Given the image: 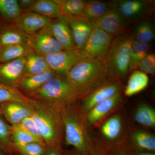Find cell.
<instances>
[{
    "instance_id": "6da1fadb",
    "label": "cell",
    "mask_w": 155,
    "mask_h": 155,
    "mask_svg": "<svg viewBox=\"0 0 155 155\" xmlns=\"http://www.w3.org/2000/svg\"><path fill=\"white\" fill-rule=\"evenodd\" d=\"M60 108L65 129L64 143L80 152H90L93 140L89 133L86 114L79 101Z\"/></svg>"
},
{
    "instance_id": "7a4b0ae2",
    "label": "cell",
    "mask_w": 155,
    "mask_h": 155,
    "mask_svg": "<svg viewBox=\"0 0 155 155\" xmlns=\"http://www.w3.org/2000/svg\"><path fill=\"white\" fill-rule=\"evenodd\" d=\"M31 117L46 147H63L65 129L61 109L58 106L34 101Z\"/></svg>"
},
{
    "instance_id": "3957f363",
    "label": "cell",
    "mask_w": 155,
    "mask_h": 155,
    "mask_svg": "<svg viewBox=\"0 0 155 155\" xmlns=\"http://www.w3.org/2000/svg\"><path fill=\"white\" fill-rule=\"evenodd\" d=\"M66 78L81 100L95 89L109 81L104 59H86L70 70Z\"/></svg>"
},
{
    "instance_id": "277c9868",
    "label": "cell",
    "mask_w": 155,
    "mask_h": 155,
    "mask_svg": "<svg viewBox=\"0 0 155 155\" xmlns=\"http://www.w3.org/2000/svg\"><path fill=\"white\" fill-rule=\"evenodd\" d=\"M25 95L34 101L59 107L80 101L77 91L67 78L59 75L50 79L40 88Z\"/></svg>"
},
{
    "instance_id": "5b68a950",
    "label": "cell",
    "mask_w": 155,
    "mask_h": 155,
    "mask_svg": "<svg viewBox=\"0 0 155 155\" xmlns=\"http://www.w3.org/2000/svg\"><path fill=\"white\" fill-rule=\"evenodd\" d=\"M131 40L127 36L116 37L104 58L109 78L112 81L122 79L129 72Z\"/></svg>"
},
{
    "instance_id": "8992f818",
    "label": "cell",
    "mask_w": 155,
    "mask_h": 155,
    "mask_svg": "<svg viewBox=\"0 0 155 155\" xmlns=\"http://www.w3.org/2000/svg\"><path fill=\"white\" fill-rule=\"evenodd\" d=\"M113 36L94 27L88 40L80 50L85 59H104L113 41Z\"/></svg>"
},
{
    "instance_id": "52a82bcc",
    "label": "cell",
    "mask_w": 155,
    "mask_h": 155,
    "mask_svg": "<svg viewBox=\"0 0 155 155\" xmlns=\"http://www.w3.org/2000/svg\"><path fill=\"white\" fill-rule=\"evenodd\" d=\"M44 57L50 69L61 77H66L74 66L86 60L77 49L62 50Z\"/></svg>"
},
{
    "instance_id": "ba28073f",
    "label": "cell",
    "mask_w": 155,
    "mask_h": 155,
    "mask_svg": "<svg viewBox=\"0 0 155 155\" xmlns=\"http://www.w3.org/2000/svg\"><path fill=\"white\" fill-rule=\"evenodd\" d=\"M28 45L38 54L45 56L63 50L48 26L29 35Z\"/></svg>"
},
{
    "instance_id": "9c48e42d",
    "label": "cell",
    "mask_w": 155,
    "mask_h": 155,
    "mask_svg": "<svg viewBox=\"0 0 155 155\" xmlns=\"http://www.w3.org/2000/svg\"><path fill=\"white\" fill-rule=\"evenodd\" d=\"M122 85L116 81H108L95 89L89 94L80 101L81 107L86 114L98 103L120 93Z\"/></svg>"
},
{
    "instance_id": "30bf717a",
    "label": "cell",
    "mask_w": 155,
    "mask_h": 155,
    "mask_svg": "<svg viewBox=\"0 0 155 155\" xmlns=\"http://www.w3.org/2000/svg\"><path fill=\"white\" fill-rule=\"evenodd\" d=\"M32 103H0V115L10 125H18L25 118L32 116Z\"/></svg>"
},
{
    "instance_id": "8fae6325",
    "label": "cell",
    "mask_w": 155,
    "mask_h": 155,
    "mask_svg": "<svg viewBox=\"0 0 155 155\" xmlns=\"http://www.w3.org/2000/svg\"><path fill=\"white\" fill-rule=\"evenodd\" d=\"M111 8L116 10L125 21L135 20L146 15L150 5L146 1L125 0L112 2L110 4Z\"/></svg>"
},
{
    "instance_id": "7c38bea8",
    "label": "cell",
    "mask_w": 155,
    "mask_h": 155,
    "mask_svg": "<svg viewBox=\"0 0 155 155\" xmlns=\"http://www.w3.org/2000/svg\"><path fill=\"white\" fill-rule=\"evenodd\" d=\"M26 64L25 57L0 64V82L16 88L23 77Z\"/></svg>"
},
{
    "instance_id": "4fadbf2b",
    "label": "cell",
    "mask_w": 155,
    "mask_h": 155,
    "mask_svg": "<svg viewBox=\"0 0 155 155\" xmlns=\"http://www.w3.org/2000/svg\"><path fill=\"white\" fill-rule=\"evenodd\" d=\"M52 20L34 12H25L9 22L20 31L29 35L49 25Z\"/></svg>"
},
{
    "instance_id": "5bb4252c",
    "label": "cell",
    "mask_w": 155,
    "mask_h": 155,
    "mask_svg": "<svg viewBox=\"0 0 155 155\" xmlns=\"http://www.w3.org/2000/svg\"><path fill=\"white\" fill-rule=\"evenodd\" d=\"M66 17L76 49H81L86 43L94 28L92 21L81 16Z\"/></svg>"
},
{
    "instance_id": "9a60e30c",
    "label": "cell",
    "mask_w": 155,
    "mask_h": 155,
    "mask_svg": "<svg viewBox=\"0 0 155 155\" xmlns=\"http://www.w3.org/2000/svg\"><path fill=\"white\" fill-rule=\"evenodd\" d=\"M125 19L116 10L110 9L103 16L93 21L94 26L101 29L112 36H119L125 28Z\"/></svg>"
},
{
    "instance_id": "2e32d148",
    "label": "cell",
    "mask_w": 155,
    "mask_h": 155,
    "mask_svg": "<svg viewBox=\"0 0 155 155\" xmlns=\"http://www.w3.org/2000/svg\"><path fill=\"white\" fill-rule=\"evenodd\" d=\"M49 27L53 36L63 50L76 49L67 17L62 16L53 19Z\"/></svg>"
},
{
    "instance_id": "e0dca14e",
    "label": "cell",
    "mask_w": 155,
    "mask_h": 155,
    "mask_svg": "<svg viewBox=\"0 0 155 155\" xmlns=\"http://www.w3.org/2000/svg\"><path fill=\"white\" fill-rule=\"evenodd\" d=\"M122 101L121 93L98 103L86 113L89 126L96 124Z\"/></svg>"
},
{
    "instance_id": "ac0fdd59",
    "label": "cell",
    "mask_w": 155,
    "mask_h": 155,
    "mask_svg": "<svg viewBox=\"0 0 155 155\" xmlns=\"http://www.w3.org/2000/svg\"><path fill=\"white\" fill-rule=\"evenodd\" d=\"M58 75L51 70L38 75L24 76L19 81L16 88L25 95L40 88L50 79Z\"/></svg>"
},
{
    "instance_id": "d6986e66",
    "label": "cell",
    "mask_w": 155,
    "mask_h": 155,
    "mask_svg": "<svg viewBox=\"0 0 155 155\" xmlns=\"http://www.w3.org/2000/svg\"><path fill=\"white\" fill-rule=\"evenodd\" d=\"M29 35L23 33L10 22L0 21V45L2 47L28 43Z\"/></svg>"
},
{
    "instance_id": "ffe728a7",
    "label": "cell",
    "mask_w": 155,
    "mask_h": 155,
    "mask_svg": "<svg viewBox=\"0 0 155 155\" xmlns=\"http://www.w3.org/2000/svg\"><path fill=\"white\" fill-rule=\"evenodd\" d=\"M25 58L26 64L23 76L38 75L51 70L44 56L38 54L31 48H30Z\"/></svg>"
},
{
    "instance_id": "44dd1931",
    "label": "cell",
    "mask_w": 155,
    "mask_h": 155,
    "mask_svg": "<svg viewBox=\"0 0 155 155\" xmlns=\"http://www.w3.org/2000/svg\"><path fill=\"white\" fill-rule=\"evenodd\" d=\"M25 12H34L52 19L62 16L59 7L54 0H35L23 13Z\"/></svg>"
},
{
    "instance_id": "7402d4cb",
    "label": "cell",
    "mask_w": 155,
    "mask_h": 155,
    "mask_svg": "<svg viewBox=\"0 0 155 155\" xmlns=\"http://www.w3.org/2000/svg\"><path fill=\"white\" fill-rule=\"evenodd\" d=\"M131 143L126 141L129 147L133 149L155 152L154 135L147 131L137 130L132 133Z\"/></svg>"
},
{
    "instance_id": "603a6c76",
    "label": "cell",
    "mask_w": 155,
    "mask_h": 155,
    "mask_svg": "<svg viewBox=\"0 0 155 155\" xmlns=\"http://www.w3.org/2000/svg\"><path fill=\"white\" fill-rule=\"evenodd\" d=\"M149 79L147 75L138 70L132 73L127 82L124 93L125 96L131 97L140 92L148 85Z\"/></svg>"
},
{
    "instance_id": "cb8c5ba5",
    "label": "cell",
    "mask_w": 155,
    "mask_h": 155,
    "mask_svg": "<svg viewBox=\"0 0 155 155\" xmlns=\"http://www.w3.org/2000/svg\"><path fill=\"white\" fill-rule=\"evenodd\" d=\"M61 11L62 16L67 17L81 16L86 1L83 0H54Z\"/></svg>"
},
{
    "instance_id": "d4e9b609",
    "label": "cell",
    "mask_w": 155,
    "mask_h": 155,
    "mask_svg": "<svg viewBox=\"0 0 155 155\" xmlns=\"http://www.w3.org/2000/svg\"><path fill=\"white\" fill-rule=\"evenodd\" d=\"M30 48L28 43L17 44L2 47L0 64L25 57Z\"/></svg>"
},
{
    "instance_id": "484cf974",
    "label": "cell",
    "mask_w": 155,
    "mask_h": 155,
    "mask_svg": "<svg viewBox=\"0 0 155 155\" xmlns=\"http://www.w3.org/2000/svg\"><path fill=\"white\" fill-rule=\"evenodd\" d=\"M149 45L146 43L140 42L131 40L130 58H129V72L135 71L138 68L139 64L147 54Z\"/></svg>"
},
{
    "instance_id": "4316f807",
    "label": "cell",
    "mask_w": 155,
    "mask_h": 155,
    "mask_svg": "<svg viewBox=\"0 0 155 155\" xmlns=\"http://www.w3.org/2000/svg\"><path fill=\"white\" fill-rule=\"evenodd\" d=\"M22 14L18 0H0V21H13Z\"/></svg>"
},
{
    "instance_id": "83f0119b",
    "label": "cell",
    "mask_w": 155,
    "mask_h": 155,
    "mask_svg": "<svg viewBox=\"0 0 155 155\" xmlns=\"http://www.w3.org/2000/svg\"><path fill=\"white\" fill-rule=\"evenodd\" d=\"M110 9V5L104 2L87 1L81 17L92 21H94L103 16Z\"/></svg>"
},
{
    "instance_id": "f1b7e54d",
    "label": "cell",
    "mask_w": 155,
    "mask_h": 155,
    "mask_svg": "<svg viewBox=\"0 0 155 155\" xmlns=\"http://www.w3.org/2000/svg\"><path fill=\"white\" fill-rule=\"evenodd\" d=\"M134 119L137 123L149 128L155 127V111L146 104L138 106L134 114Z\"/></svg>"
},
{
    "instance_id": "f546056e",
    "label": "cell",
    "mask_w": 155,
    "mask_h": 155,
    "mask_svg": "<svg viewBox=\"0 0 155 155\" xmlns=\"http://www.w3.org/2000/svg\"><path fill=\"white\" fill-rule=\"evenodd\" d=\"M33 101V100L29 98L17 89L6 86L0 82V103H32Z\"/></svg>"
},
{
    "instance_id": "4dcf8cb0",
    "label": "cell",
    "mask_w": 155,
    "mask_h": 155,
    "mask_svg": "<svg viewBox=\"0 0 155 155\" xmlns=\"http://www.w3.org/2000/svg\"><path fill=\"white\" fill-rule=\"evenodd\" d=\"M122 119L119 115L111 117L102 125L101 132L106 138L110 140L116 139L122 130Z\"/></svg>"
},
{
    "instance_id": "1f68e13d",
    "label": "cell",
    "mask_w": 155,
    "mask_h": 155,
    "mask_svg": "<svg viewBox=\"0 0 155 155\" xmlns=\"http://www.w3.org/2000/svg\"><path fill=\"white\" fill-rule=\"evenodd\" d=\"M12 125L0 115V147L10 153L16 150L11 139Z\"/></svg>"
},
{
    "instance_id": "d6a6232c",
    "label": "cell",
    "mask_w": 155,
    "mask_h": 155,
    "mask_svg": "<svg viewBox=\"0 0 155 155\" xmlns=\"http://www.w3.org/2000/svg\"><path fill=\"white\" fill-rule=\"evenodd\" d=\"M106 155H131L126 141L111 142L100 141Z\"/></svg>"
},
{
    "instance_id": "836d02e7",
    "label": "cell",
    "mask_w": 155,
    "mask_h": 155,
    "mask_svg": "<svg viewBox=\"0 0 155 155\" xmlns=\"http://www.w3.org/2000/svg\"><path fill=\"white\" fill-rule=\"evenodd\" d=\"M137 40L140 42L148 43L152 41L154 38V33L149 22L143 21L138 24L135 31Z\"/></svg>"
},
{
    "instance_id": "e575fe53",
    "label": "cell",
    "mask_w": 155,
    "mask_h": 155,
    "mask_svg": "<svg viewBox=\"0 0 155 155\" xmlns=\"http://www.w3.org/2000/svg\"><path fill=\"white\" fill-rule=\"evenodd\" d=\"M14 147L21 155H44L46 147L45 145L38 142Z\"/></svg>"
},
{
    "instance_id": "d590c367",
    "label": "cell",
    "mask_w": 155,
    "mask_h": 155,
    "mask_svg": "<svg viewBox=\"0 0 155 155\" xmlns=\"http://www.w3.org/2000/svg\"><path fill=\"white\" fill-rule=\"evenodd\" d=\"M11 139L14 145H22L34 142H39L18 125H12Z\"/></svg>"
},
{
    "instance_id": "8d00e7d4",
    "label": "cell",
    "mask_w": 155,
    "mask_h": 155,
    "mask_svg": "<svg viewBox=\"0 0 155 155\" xmlns=\"http://www.w3.org/2000/svg\"><path fill=\"white\" fill-rule=\"evenodd\" d=\"M17 125L33 136L38 141L45 144L39 132L36 124L31 116L25 118Z\"/></svg>"
},
{
    "instance_id": "74e56055",
    "label": "cell",
    "mask_w": 155,
    "mask_h": 155,
    "mask_svg": "<svg viewBox=\"0 0 155 155\" xmlns=\"http://www.w3.org/2000/svg\"><path fill=\"white\" fill-rule=\"evenodd\" d=\"M138 68L146 74L154 75L155 72V55L147 54L139 64Z\"/></svg>"
},
{
    "instance_id": "f35d334b",
    "label": "cell",
    "mask_w": 155,
    "mask_h": 155,
    "mask_svg": "<svg viewBox=\"0 0 155 155\" xmlns=\"http://www.w3.org/2000/svg\"><path fill=\"white\" fill-rule=\"evenodd\" d=\"M91 155H106L102 147L97 140L93 139V143L90 151Z\"/></svg>"
},
{
    "instance_id": "ab89813d",
    "label": "cell",
    "mask_w": 155,
    "mask_h": 155,
    "mask_svg": "<svg viewBox=\"0 0 155 155\" xmlns=\"http://www.w3.org/2000/svg\"><path fill=\"white\" fill-rule=\"evenodd\" d=\"M44 155H65L63 147H46Z\"/></svg>"
},
{
    "instance_id": "60d3db41",
    "label": "cell",
    "mask_w": 155,
    "mask_h": 155,
    "mask_svg": "<svg viewBox=\"0 0 155 155\" xmlns=\"http://www.w3.org/2000/svg\"><path fill=\"white\" fill-rule=\"evenodd\" d=\"M126 144H127V143H126ZM127 146L128 147V148H129L131 155H155V152L133 149L130 148L129 147L127 146Z\"/></svg>"
},
{
    "instance_id": "b9f144b4",
    "label": "cell",
    "mask_w": 155,
    "mask_h": 155,
    "mask_svg": "<svg viewBox=\"0 0 155 155\" xmlns=\"http://www.w3.org/2000/svg\"><path fill=\"white\" fill-rule=\"evenodd\" d=\"M18 3L22 13L35 2V0H19Z\"/></svg>"
},
{
    "instance_id": "7bdbcfd3",
    "label": "cell",
    "mask_w": 155,
    "mask_h": 155,
    "mask_svg": "<svg viewBox=\"0 0 155 155\" xmlns=\"http://www.w3.org/2000/svg\"><path fill=\"white\" fill-rule=\"evenodd\" d=\"M64 153L65 155H91L90 153H82L73 148L71 150L64 149Z\"/></svg>"
},
{
    "instance_id": "ee69618b",
    "label": "cell",
    "mask_w": 155,
    "mask_h": 155,
    "mask_svg": "<svg viewBox=\"0 0 155 155\" xmlns=\"http://www.w3.org/2000/svg\"><path fill=\"white\" fill-rule=\"evenodd\" d=\"M0 155H9V153L5 151L0 147Z\"/></svg>"
},
{
    "instance_id": "f6af8a7d",
    "label": "cell",
    "mask_w": 155,
    "mask_h": 155,
    "mask_svg": "<svg viewBox=\"0 0 155 155\" xmlns=\"http://www.w3.org/2000/svg\"><path fill=\"white\" fill-rule=\"evenodd\" d=\"M9 155H21L16 150L14 151L13 152H11L9 154Z\"/></svg>"
},
{
    "instance_id": "bcb514c9",
    "label": "cell",
    "mask_w": 155,
    "mask_h": 155,
    "mask_svg": "<svg viewBox=\"0 0 155 155\" xmlns=\"http://www.w3.org/2000/svg\"><path fill=\"white\" fill-rule=\"evenodd\" d=\"M2 46L0 45V54H1V49H2Z\"/></svg>"
}]
</instances>
